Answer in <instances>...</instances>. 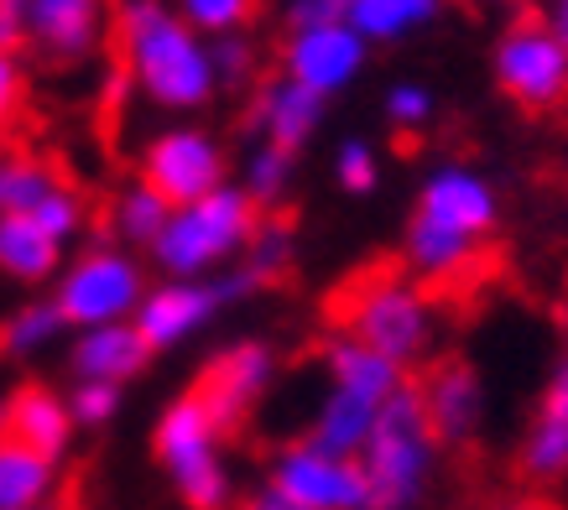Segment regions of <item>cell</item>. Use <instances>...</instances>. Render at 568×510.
<instances>
[{
	"mask_svg": "<svg viewBox=\"0 0 568 510\" xmlns=\"http://www.w3.org/2000/svg\"><path fill=\"white\" fill-rule=\"evenodd\" d=\"M568 469V355L552 375L548 396L537 407V427L532 438L521 442V459H517V475L521 479H558Z\"/></svg>",
	"mask_w": 568,
	"mask_h": 510,
	"instance_id": "cell-16",
	"label": "cell"
},
{
	"mask_svg": "<svg viewBox=\"0 0 568 510\" xmlns=\"http://www.w3.org/2000/svg\"><path fill=\"white\" fill-rule=\"evenodd\" d=\"M496 79L527 115L568 110V52L537 6H517V21L500 37Z\"/></svg>",
	"mask_w": 568,
	"mask_h": 510,
	"instance_id": "cell-5",
	"label": "cell"
},
{
	"mask_svg": "<svg viewBox=\"0 0 568 510\" xmlns=\"http://www.w3.org/2000/svg\"><path fill=\"white\" fill-rule=\"evenodd\" d=\"M318 110H324V100H318V94H308V89L293 84V79H282V84L261 89V100H256V110H251V120L266 131V146H276V152L293 156L297 146L308 141L313 125H318Z\"/></svg>",
	"mask_w": 568,
	"mask_h": 510,
	"instance_id": "cell-18",
	"label": "cell"
},
{
	"mask_svg": "<svg viewBox=\"0 0 568 510\" xmlns=\"http://www.w3.org/2000/svg\"><path fill=\"white\" fill-rule=\"evenodd\" d=\"M141 297H146V292H141V266L131 261V255L89 251L63 272L52 307L63 313V324H73L79 334H89V328L125 324V318L141 307Z\"/></svg>",
	"mask_w": 568,
	"mask_h": 510,
	"instance_id": "cell-7",
	"label": "cell"
},
{
	"mask_svg": "<svg viewBox=\"0 0 568 510\" xmlns=\"http://www.w3.org/2000/svg\"><path fill=\"white\" fill-rule=\"evenodd\" d=\"M245 510H303V506H293V500H287V494L266 490V494H256V500H251V506H245Z\"/></svg>",
	"mask_w": 568,
	"mask_h": 510,
	"instance_id": "cell-39",
	"label": "cell"
},
{
	"mask_svg": "<svg viewBox=\"0 0 568 510\" xmlns=\"http://www.w3.org/2000/svg\"><path fill=\"white\" fill-rule=\"evenodd\" d=\"M428 453L433 432L423 417V396L417 380L407 375V386H396L376 411V427L365 438V510H407L428 479Z\"/></svg>",
	"mask_w": 568,
	"mask_h": 510,
	"instance_id": "cell-3",
	"label": "cell"
},
{
	"mask_svg": "<svg viewBox=\"0 0 568 510\" xmlns=\"http://www.w3.org/2000/svg\"><path fill=\"white\" fill-rule=\"evenodd\" d=\"M423 115H428L423 89H396V94H392V120H396V125H417Z\"/></svg>",
	"mask_w": 568,
	"mask_h": 510,
	"instance_id": "cell-37",
	"label": "cell"
},
{
	"mask_svg": "<svg viewBox=\"0 0 568 510\" xmlns=\"http://www.w3.org/2000/svg\"><path fill=\"white\" fill-rule=\"evenodd\" d=\"M141 187H152L168 208H189L224 187V152L199 131H168L141 156Z\"/></svg>",
	"mask_w": 568,
	"mask_h": 510,
	"instance_id": "cell-8",
	"label": "cell"
},
{
	"mask_svg": "<svg viewBox=\"0 0 568 510\" xmlns=\"http://www.w3.org/2000/svg\"><path fill=\"white\" fill-rule=\"evenodd\" d=\"M266 380H272V349L266 344H235V349H224L204 365L199 375V386H193V401L204 407V417L214 422V432H235V427L251 417L256 407V396L266 391Z\"/></svg>",
	"mask_w": 568,
	"mask_h": 510,
	"instance_id": "cell-10",
	"label": "cell"
},
{
	"mask_svg": "<svg viewBox=\"0 0 568 510\" xmlns=\"http://www.w3.org/2000/svg\"><path fill=\"white\" fill-rule=\"evenodd\" d=\"M506 510H568L564 500H552V494H521V500H511Z\"/></svg>",
	"mask_w": 568,
	"mask_h": 510,
	"instance_id": "cell-38",
	"label": "cell"
},
{
	"mask_svg": "<svg viewBox=\"0 0 568 510\" xmlns=\"http://www.w3.org/2000/svg\"><path fill=\"white\" fill-rule=\"evenodd\" d=\"M115 407H121V386H100V380H79L69 396V417L84 427H100L115 417Z\"/></svg>",
	"mask_w": 568,
	"mask_h": 510,
	"instance_id": "cell-31",
	"label": "cell"
},
{
	"mask_svg": "<svg viewBox=\"0 0 568 510\" xmlns=\"http://www.w3.org/2000/svg\"><path fill=\"white\" fill-rule=\"evenodd\" d=\"M324 318L349 344H361L392 365H407L428 339V307L407 282V255H381V261L355 266L324 297Z\"/></svg>",
	"mask_w": 568,
	"mask_h": 510,
	"instance_id": "cell-1",
	"label": "cell"
},
{
	"mask_svg": "<svg viewBox=\"0 0 568 510\" xmlns=\"http://www.w3.org/2000/svg\"><path fill=\"white\" fill-rule=\"evenodd\" d=\"M21 89H27V79H21L17 52H6V48H0V120H11V115H17Z\"/></svg>",
	"mask_w": 568,
	"mask_h": 510,
	"instance_id": "cell-35",
	"label": "cell"
},
{
	"mask_svg": "<svg viewBox=\"0 0 568 510\" xmlns=\"http://www.w3.org/2000/svg\"><path fill=\"white\" fill-rule=\"evenodd\" d=\"M339 183H345L349 193H365V187L376 183V162H371L365 146H345V152H339Z\"/></svg>",
	"mask_w": 568,
	"mask_h": 510,
	"instance_id": "cell-33",
	"label": "cell"
},
{
	"mask_svg": "<svg viewBox=\"0 0 568 510\" xmlns=\"http://www.w3.org/2000/svg\"><path fill=\"white\" fill-rule=\"evenodd\" d=\"M417 214L433 224H444V230H454V235H480V230H490V220H496V204H490V193H485L475 177L444 172L438 183L423 187Z\"/></svg>",
	"mask_w": 568,
	"mask_h": 510,
	"instance_id": "cell-19",
	"label": "cell"
},
{
	"mask_svg": "<svg viewBox=\"0 0 568 510\" xmlns=\"http://www.w3.org/2000/svg\"><path fill=\"white\" fill-rule=\"evenodd\" d=\"M376 411H381L376 401H365V396L334 386V396L324 401V411H318V422H313V432H308V448L324 453V459H349V453L371 438Z\"/></svg>",
	"mask_w": 568,
	"mask_h": 510,
	"instance_id": "cell-20",
	"label": "cell"
},
{
	"mask_svg": "<svg viewBox=\"0 0 568 510\" xmlns=\"http://www.w3.org/2000/svg\"><path fill=\"white\" fill-rule=\"evenodd\" d=\"M552 37H558V42H564V52H568V0L558 6V17H552Z\"/></svg>",
	"mask_w": 568,
	"mask_h": 510,
	"instance_id": "cell-40",
	"label": "cell"
},
{
	"mask_svg": "<svg viewBox=\"0 0 568 510\" xmlns=\"http://www.w3.org/2000/svg\"><path fill=\"white\" fill-rule=\"evenodd\" d=\"M178 11H183V21H189L193 32H235V27H245L251 21V11H256V0H178Z\"/></svg>",
	"mask_w": 568,
	"mask_h": 510,
	"instance_id": "cell-29",
	"label": "cell"
},
{
	"mask_svg": "<svg viewBox=\"0 0 568 510\" xmlns=\"http://www.w3.org/2000/svg\"><path fill=\"white\" fill-rule=\"evenodd\" d=\"M32 224H42V230H48V235L63 245V239H73L79 230H84V198H79L69 183H58V193H52L48 204L37 208Z\"/></svg>",
	"mask_w": 568,
	"mask_h": 510,
	"instance_id": "cell-30",
	"label": "cell"
},
{
	"mask_svg": "<svg viewBox=\"0 0 568 510\" xmlns=\"http://www.w3.org/2000/svg\"><path fill=\"white\" fill-rule=\"evenodd\" d=\"M256 282L245 272L224 276V282H173V287H156L152 297H141L136 307V334L146 349H173V344H183L193 334V328H204L214 313H220L230 297H241V292H251Z\"/></svg>",
	"mask_w": 568,
	"mask_h": 510,
	"instance_id": "cell-9",
	"label": "cell"
},
{
	"mask_svg": "<svg viewBox=\"0 0 568 510\" xmlns=\"http://www.w3.org/2000/svg\"><path fill=\"white\" fill-rule=\"evenodd\" d=\"M355 69H361V37L349 27H313V32H293L287 42V79L318 100L345 84Z\"/></svg>",
	"mask_w": 568,
	"mask_h": 510,
	"instance_id": "cell-14",
	"label": "cell"
},
{
	"mask_svg": "<svg viewBox=\"0 0 568 510\" xmlns=\"http://www.w3.org/2000/svg\"><path fill=\"white\" fill-rule=\"evenodd\" d=\"M58 183H63V177H58L48 162H32V156H6V162H0V220H6V214L32 220L37 208L58 193Z\"/></svg>",
	"mask_w": 568,
	"mask_h": 510,
	"instance_id": "cell-24",
	"label": "cell"
},
{
	"mask_svg": "<svg viewBox=\"0 0 568 510\" xmlns=\"http://www.w3.org/2000/svg\"><path fill=\"white\" fill-rule=\"evenodd\" d=\"M261 230V214L251 204V193L241 187H220L189 208H173L168 230L156 235V261L168 266L173 276H193L204 266H220L235 251H245Z\"/></svg>",
	"mask_w": 568,
	"mask_h": 510,
	"instance_id": "cell-4",
	"label": "cell"
},
{
	"mask_svg": "<svg viewBox=\"0 0 568 510\" xmlns=\"http://www.w3.org/2000/svg\"><path fill=\"white\" fill-rule=\"evenodd\" d=\"M63 261V245L32 220H17L6 214L0 220V272L17 276V282H48Z\"/></svg>",
	"mask_w": 568,
	"mask_h": 510,
	"instance_id": "cell-21",
	"label": "cell"
},
{
	"mask_svg": "<svg viewBox=\"0 0 568 510\" xmlns=\"http://www.w3.org/2000/svg\"><path fill=\"white\" fill-rule=\"evenodd\" d=\"M156 459L173 475L189 510H220L230 500V479L220 463V432L193 396H178L156 422Z\"/></svg>",
	"mask_w": 568,
	"mask_h": 510,
	"instance_id": "cell-6",
	"label": "cell"
},
{
	"mask_svg": "<svg viewBox=\"0 0 568 510\" xmlns=\"http://www.w3.org/2000/svg\"><path fill=\"white\" fill-rule=\"evenodd\" d=\"M121 63L141 84V94L162 110H199L220 84L199 32L162 0L121 6Z\"/></svg>",
	"mask_w": 568,
	"mask_h": 510,
	"instance_id": "cell-2",
	"label": "cell"
},
{
	"mask_svg": "<svg viewBox=\"0 0 568 510\" xmlns=\"http://www.w3.org/2000/svg\"><path fill=\"white\" fill-rule=\"evenodd\" d=\"M272 490L287 494L303 510H365V475L349 459H324L303 448H287L272 469Z\"/></svg>",
	"mask_w": 568,
	"mask_h": 510,
	"instance_id": "cell-11",
	"label": "cell"
},
{
	"mask_svg": "<svg viewBox=\"0 0 568 510\" xmlns=\"http://www.w3.org/2000/svg\"><path fill=\"white\" fill-rule=\"evenodd\" d=\"M168 220H173V208L162 204L152 187H131V193H121V204H115V230L125 239H141V245H156Z\"/></svg>",
	"mask_w": 568,
	"mask_h": 510,
	"instance_id": "cell-27",
	"label": "cell"
},
{
	"mask_svg": "<svg viewBox=\"0 0 568 510\" xmlns=\"http://www.w3.org/2000/svg\"><path fill=\"white\" fill-rule=\"evenodd\" d=\"M146 344H141L136 324H110V328H89L73 339V375L79 380H100V386H121L146 365Z\"/></svg>",
	"mask_w": 568,
	"mask_h": 510,
	"instance_id": "cell-17",
	"label": "cell"
},
{
	"mask_svg": "<svg viewBox=\"0 0 568 510\" xmlns=\"http://www.w3.org/2000/svg\"><path fill=\"white\" fill-rule=\"evenodd\" d=\"M37 510H73V506H37Z\"/></svg>",
	"mask_w": 568,
	"mask_h": 510,
	"instance_id": "cell-41",
	"label": "cell"
},
{
	"mask_svg": "<svg viewBox=\"0 0 568 510\" xmlns=\"http://www.w3.org/2000/svg\"><path fill=\"white\" fill-rule=\"evenodd\" d=\"M245 251H251L245 276H251L256 287L276 282V276H282V266H287V255H293V224H287V220H261L256 239H251Z\"/></svg>",
	"mask_w": 568,
	"mask_h": 510,
	"instance_id": "cell-28",
	"label": "cell"
},
{
	"mask_svg": "<svg viewBox=\"0 0 568 510\" xmlns=\"http://www.w3.org/2000/svg\"><path fill=\"white\" fill-rule=\"evenodd\" d=\"M73 438V417L69 401L48 386H21L0 401V442H17V448H32L42 459H58Z\"/></svg>",
	"mask_w": 568,
	"mask_h": 510,
	"instance_id": "cell-13",
	"label": "cell"
},
{
	"mask_svg": "<svg viewBox=\"0 0 568 510\" xmlns=\"http://www.w3.org/2000/svg\"><path fill=\"white\" fill-rule=\"evenodd\" d=\"M58 328H63V313L52 303H27L11 313V324L0 328V349L6 355H37V349H48L58 339Z\"/></svg>",
	"mask_w": 568,
	"mask_h": 510,
	"instance_id": "cell-26",
	"label": "cell"
},
{
	"mask_svg": "<svg viewBox=\"0 0 568 510\" xmlns=\"http://www.w3.org/2000/svg\"><path fill=\"white\" fill-rule=\"evenodd\" d=\"M438 11V0H355L349 6V32L355 37H396L417 27V21H428Z\"/></svg>",
	"mask_w": 568,
	"mask_h": 510,
	"instance_id": "cell-25",
	"label": "cell"
},
{
	"mask_svg": "<svg viewBox=\"0 0 568 510\" xmlns=\"http://www.w3.org/2000/svg\"><path fill=\"white\" fill-rule=\"evenodd\" d=\"M27 17H32V0H0V48L17 52V42L27 37Z\"/></svg>",
	"mask_w": 568,
	"mask_h": 510,
	"instance_id": "cell-36",
	"label": "cell"
},
{
	"mask_svg": "<svg viewBox=\"0 0 568 510\" xmlns=\"http://www.w3.org/2000/svg\"><path fill=\"white\" fill-rule=\"evenodd\" d=\"M100 32H104V0H32L27 37L58 63L84 58L100 42Z\"/></svg>",
	"mask_w": 568,
	"mask_h": 510,
	"instance_id": "cell-15",
	"label": "cell"
},
{
	"mask_svg": "<svg viewBox=\"0 0 568 510\" xmlns=\"http://www.w3.org/2000/svg\"><path fill=\"white\" fill-rule=\"evenodd\" d=\"M413 380H417V396H423V417H428L433 442L465 448L475 438V422H480V380H475V365L459 355H438Z\"/></svg>",
	"mask_w": 568,
	"mask_h": 510,
	"instance_id": "cell-12",
	"label": "cell"
},
{
	"mask_svg": "<svg viewBox=\"0 0 568 510\" xmlns=\"http://www.w3.org/2000/svg\"><path fill=\"white\" fill-rule=\"evenodd\" d=\"M287 167H293V156L276 152V146H261L256 156H251V204H272L276 193H282V183H287Z\"/></svg>",
	"mask_w": 568,
	"mask_h": 510,
	"instance_id": "cell-32",
	"label": "cell"
},
{
	"mask_svg": "<svg viewBox=\"0 0 568 510\" xmlns=\"http://www.w3.org/2000/svg\"><path fill=\"white\" fill-rule=\"evenodd\" d=\"M324 359H328V375H334L339 391H355V396H365V401H376V407L402 386V375H396L392 359L371 355V349H361V344H349V339L328 344Z\"/></svg>",
	"mask_w": 568,
	"mask_h": 510,
	"instance_id": "cell-22",
	"label": "cell"
},
{
	"mask_svg": "<svg viewBox=\"0 0 568 510\" xmlns=\"http://www.w3.org/2000/svg\"><path fill=\"white\" fill-rule=\"evenodd\" d=\"M52 490V459L0 442V510H37Z\"/></svg>",
	"mask_w": 568,
	"mask_h": 510,
	"instance_id": "cell-23",
	"label": "cell"
},
{
	"mask_svg": "<svg viewBox=\"0 0 568 510\" xmlns=\"http://www.w3.org/2000/svg\"><path fill=\"white\" fill-rule=\"evenodd\" d=\"M209 63H214V79H245L251 73V48L235 42V37H224L220 48L209 52Z\"/></svg>",
	"mask_w": 568,
	"mask_h": 510,
	"instance_id": "cell-34",
	"label": "cell"
}]
</instances>
